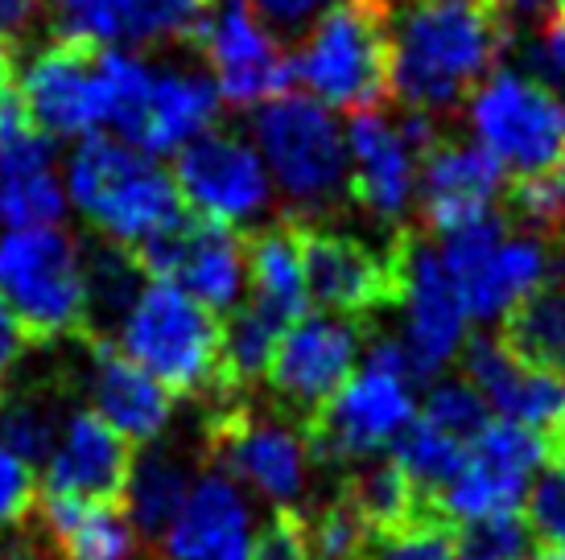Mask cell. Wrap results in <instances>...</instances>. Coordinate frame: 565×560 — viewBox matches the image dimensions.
<instances>
[{"label":"cell","instance_id":"6da1fadb","mask_svg":"<svg viewBox=\"0 0 565 560\" xmlns=\"http://www.w3.org/2000/svg\"><path fill=\"white\" fill-rule=\"evenodd\" d=\"M512 42L495 0H393L388 95L438 120L495 75Z\"/></svg>","mask_w":565,"mask_h":560},{"label":"cell","instance_id":"7a4b0ae2","mask_svg":"<svg viewBox=\"0 0 565 560\" xmlns=\"http://www.w3.org/2000/svg\"><path fill=\"white\" fill-rule=\"evenodd\" d=\"M66 203H75L95 231L137 251L186 215L182 194L149 153L120 137H83L66 161Z\"/></svg>","mask_w":565,"mask_h":560},{"label":"cell","instance_id":"3957f363","mask_svg":"<svg viewBox=\"0 0 565 560\" xmlns=\"http://www.w3.org/2000/svg\"><path fill=\"white\" fill-rule=\"evenodd\" d=\"M388 17L393 0H334L310 21L289 54L301 91L322 108L380 111L388 95Z\"/></svg>","mask_w":565,"mask_h":560},{"label":"cell","instance_id":"277c9868","mask_svg":"<svg viewBox=\"0 0 565 560\" xmlns=\"http://www.w3.org/2000/svg\"><path fill=\"white\" fill-rule=\"evenodd\" d=\"M111 343L170 396H220V313L170 280H145Z\"/></svg>","mask_w":565,"mask_h":560},{"label":"cell","instance_id":"5b68a950","mask_svg":"<svg viewBox=\"0 0 565 560\" xmlns=\"http://www.w3.org/2000/svg\"><path fill=\"white\" fill-rule=\"evenodd\" d=\"M0 305L17 317L30 346L92 338L79 239L58 227L0 235Z\"/></svg>","mask_w":565,"mask_h":560},{"label":"cell","instance_id":"8992f818","mask_svg":"<svg viewBox=\"0 0 565 560\" xmlns=\"http://www.w3.org/2000/svg\"><path fill=\"white\" fill-rule=\"evenodd\" d=\"M256 153L289 198V215L318 223L347 198V137L318 99L285 91L252 111Z\"/></svg>","mask_w":565,"mask_h":560},{"label":"cell","instance_id":"52a82bcc","mask_svg":"<svg viewBox=\"0 0 565 560\" xmlns=\"http://www.w3.org/2000/svg\"><path fill=\"white\" fill-rule=\"evenodd\" d=\"M203 450L220 474L248 483L256 495L294 507L310 483V445L301 424L285 420L277 408H256L248 400H223L206 417Z\"/></svg>","mask_w":565,"mask_h":560},{"label":"cell","instance_id":"ba28073f","mask_svg":"<svg viewBox=\"0 0 565 560\" xmlns=\"http://www.w3.org/2000/svg\"><path fill=\"white\" fill-rule=\"evenodd\" d=\"M401 231L384 248H372L363 235L298 218V248L306 293L327 313L363 322L401 301Z\"/></svg>","mask_w":565,"mask_h":560},{"label":"cell","instance_id":"9c48e42d","mask_svg":"<svg viewBox=\"0 0 565 560\" xmlns=\"http://www.w3.org/2000/svg\"><path fill=\"white\" fill-rule=\"evenodd\" d=\"M471 128L503 173L529 177L565 161V99L533 75L495 71L471 95Z\"/></svg>","mask_w":565,"mask_h":560},{"label":"cell","instance_id":"30bf717a","mask_svg":"<svg viewBox=\"0 0 565 560\" xmlns=\"http://www.w3.org/2000/svg\"><path fill=\"white\" fill-rule=\"evenodd\" d=\"M413 417H417L413 384L367 367V371L351 375L343 388L306 420L301 433L310 445V462L355 470L380 457V450H388Z\"/></svg>","mask_w":565,"mask_h":560},{"label":"cell","instance_id":"8fae6325","mask_svg":"<svg viewBox=\"0 0 565 560\" xmlns=\"http://www.w3.org/2000/svg\"><path fill=\"white\" fill-rule=\"evenodd\" d=\"M367 343V326L339 313H301L281 334L268 363V400L285 420L306 429V420L355 375V358Z\"/></svg>","mask_w":565,"mask_h":560},{"label":"cell","instance_id":"7c38bea8","mask_svg":"<svg viewBox=\"0 0 565 560\" xmlns=\"http://www.w3.org/2000/svg\"><path fill=\"white\" fill-rule=\"evenodd\" d=\"M173 186L199 218L223 223L232 231H252V223L273 203V177L265 157L236 128H206L173 153Z\"/></svg>","mask_w":565,"mask_h":560},{"label":"cell","instance_id":"4fadbf2b","mask_svg":"<svg viewBox=\"0 0 565 560\" xmlns=\"http://www.w3.org/2000/svg\"><path fill=\"white\" fill-rule=\"evenodd\" d=\"M194 50L203 54L206 75L220 87V99L236 108H260L289 91L294 83L289 50L248 0H211Z\"/></svg>","mask_w":565,"mask_h":560},{"label":"cell","instance_id":"5bb4252c","mask_svg":"<svg viewBox=\"0 0 565 560\" xmlns=\"http://www.w3.org/2000/svg\"><path fill=\"white\" fill-rule=\"evenodd\" d=\"M132 256L149 280H170L211 313H232L244 297V231H232L223 223L182 215Z\"/></svg>","mask_w":565,"mask_h":560},{"label":"cell","instance_id":"9a60e30c","mask_svg":"<svg viewBox=\"0 0 565 560\" xmlns=\"http://www.w3.org/2000/svg\"><path fill=\"white\" fill-rule=\"evenodd\" d=\"M21 104L30 120L50 140L95 137L108 125V91H104V50L71 37H54L50 46L25 58L17 75Z\"/></svg>","mask_w":565,"mask_h":560},{"label":"cell","instance_id":"2e32d148","mask_svg":"<svg viewBox=\"0 0 565 560\" xmlns=\"http://www.w3.org/2000/svg\"><path fill=\"white\" fill-rule=\"evenodd\" d=\"M541 466H545V441L536 429H524L512 420H491L467 445V462L455 483L441 491L438 507L455 524L516 515L524 511L533 474Z\"/></svg>","mask_w":565,"mask_h":560},{"label":"cell","instance_id":"e0dca14e","mask_svg":"<svg viewBox=\"0 0 565 560\" xmlns=\"http://www.w3.org/2000/svg\"><path fill=\"white\" fill-rule=\"evenodd\" d=\"M503 165L487 153L479 140L455 137L441 128L422 149L417 161V218L425 235H446L471 227L503 198Z\"/></svg>","mask_w":565,"mask_h":560},{"label":"cell","instance_id":"ac0fdd59","mask_svg":"<svg viewBox=\"0 0 565 560\" xmlns=\"http://www.w3.org/2000/svg\"><path fill=\"white\" fill-rule=\"evenodd\" d=\"M396 305L405 310V346L413 351L425 379L434 384V375L462 351L471 313L441 265L438 248L417 227H405L401 235V301Z\"/></svg>","mask_w":565,"mask_h":560},{"label":"cell","instance_id":"d6986e66","mask_svg":"<svg viewBox=\"0 0 565 560\" xmlns=\"http://www.w3.org/2000/svg\"><path fill=\"white\" fill-rule=\"evenodd\" d=\"M417 144L405 137L401 120L384 111H355L347 128V198L376 218L393 235L408 227V211L417 206Z\"/></svg>","mask_w":565,"mask_h":560},{"label":"cell","instance_id":"ffe728a7","mask_svg":"<svg viewBox=\"0 0 565 560\" xmlns=\"http://www.w3.org/2000/svg\"><path fill=\"white\" fill-rule=\"evenodd\" d=\"M211 0H58V37L99 50L190 42L203 30Z\"/></svg>","mask_w":565,"mask_h":560},{"label":"cell","instance_id":"44dd1931","mask_svg":"<svg viewBox=\"0 0 565 560\" xmlns=\"http://www.w3.org/2000/svg\"><path fill=\"white\" fill-rule=\"evenodd\" d=\"M83 391L87 408L128 445H153L173 420V396L132 358L116 351L111 338H83Z\"/></svg>","mask_w":565,"mask_h":560},{"label":"cell","instance_id":"7402d4cb","mask_svg":"<svg viewBox=\"0 0 565 560\" xmlns=\"http://www.w3.org/2000/svg\"><path fill=\"white\" fill-rule=\"evenodd\" d=\"M128 470H132V445L92 408H75L63 420L46 457V495L120 507Z\"/></svg>","mask_w":565,"mask_h":560},{"label":"cell","instance_id":"603a6c76","mask_svg":"<svg viewBox=\"0 0 565 560\" xmlns=\"http://www.w3.org/2000/svg\"><path fill=\"white\" fill-rule=\"evenodd\" d=\"M256 528L236 478L206 470L190 483L178 519L161 536V560H252Z\"/></svg>","mask_w":565,"mask_h":560},{"label":"cell","instance_id":"cb8c5ba5","mask_svg":"<svg viewBox=\"0 0 565 560\" xmlns=\"http://www.w3.org/2000/svg\"><path fill=\"white\" fill-rule=\"evenodd\" d=\"M462 379L503 420L524 429H553L565 417V379L520 363L500 338H475L462 355Z\"/></svg>","mask_w":565,"mask_h":560},{"label":"cell","instance_id":"d4e9b609","mask_svg":"<svg viewBox=\"0 0 565 560\" xmlns=\"http://www.w3.org/2000/svg\"><path fill=\"white\" fill-rule=\"evenodd\" d=\"M220 104V87H215V78L206 75L203 66L178 63L166 66V71H153L137 149L149 157L178 153L182 144L203 137L206 128H215Z\"/></svg>","mask_w":565,"mask_h":560},{"label":"cell","instance_id":"484cf974","mask_svg":"<svg viewBox=\"0 0 565 560\" xmlns=\"http://www.w3.org/2000/svg\"><path fill=\"white\" fill-rule=\"evenodd\" d=\"M42 536L50 560H132L137 531L128 515L108 503L42 495Z\"/></svg>","mask_w":565,"mask_h":560},{"label":"cell","instance_id":"4316f807","mask_svg":"<svg viewBox=\"0 0 565 560\" xmlns=\"http://www.w3.org/2000/svg\"><path fill=\"white\" fill-rule=\"evenodd\" d=\"M244 265L252 280V301L294 326L310 305L306 272H301L298 218L285 215L268 227L244 231Z\"/></svg>","mask_w":565,"mask_h":560},{"label":"cell","instance_id":"83f0119b","mask_svg":"<svg viewBox=\"0 0 565 560\" xmlns=\"http://www.w3.org/2000/svg\"><path fill=\"white\" fill-rule=\"evenodd\" d=\"M495 338L520 363L565 379V268L503 313Z\"/></svg>","mask_w":565,"mask_h":560},{"label":"cell","instance_id":"f1b7e54d","mask_svg":"<svg viewBox=\"0 0 565 560\" xmlns=\"http://www.w3.org/2000/svg\"><path fill=\"white\" fill-rule=\"evenodd\" d=\"M190 470L186 462L170 450H145L141 457H132L125 483V515L132 531L158 548L161 536L170 531V524L178 519L182 503L190 495Z\"/></svg>","mask_w":565,"mask_h":560},{"label":"cell","instance_id":"f546056e","mask_svg":"<svg viewBox=\"0 0 565 560\" xmlns=\"http://www.w3.org/2000/svg\"><path fill=\"white\" fill-rule=\"evenodd\" d=\"M83 284H87V317H92V338H108L104 330L120 326L128 305L145 289V272L137 256L111 239L83 248Z\"/></svg>","mask_w":565,"mask_h":560},{"label":"cell","instance_id":"4dcf8cb0","mask_svg":"<svg viewBox=\"0 0 565 560\" xmlns=\"http://www.w3.org/2000/svg\"><path fill=\"white\" fill-rule=\"evenodd\" d=\"M388 450H393L396 466L405 470L408 483L417 486L425 498H434V503L441 498L446 486L455 483L462 462H467V445L455 441L450 433H441L438 424H429L425 417L408 420V429L396 437Z\"/></svg>","mask_w":565,"mask_h":560},{"label":"cell","instance_id":"1f68e13d","mask_svg":"<svg viewBox=\"0 0 565 560\" xmlns=\"http://www.w3.org/2000/svg\"><path fill=\"white\" fill-rule=\"evenodd\" d=\"M63 429L58 400L50 388H13L0 391V445L13 450L21 462H46L54 437Z\"/></svg>","mask_w":565,"mask_h":560},{"label":"cell","instance_id":"d6a6232c","mask_svg":"<svg viewBox=\"0 0 565 560\" xmlns=\"http://www.w3.org/2000/svg\"><path fill=\"white\" fill-rule=\"evenodd\" d=\"M455 528L446 511H425L393 531L367 536L363 560H455Z\"/></svg>","mask_w":565,"mask_h":560},{"label":"cell","instance_id":"836d02e7","mask_svg":"<svg viewBox=\"0 0 565 560\" xmlns=\"http://www.w3.org/2000/svg\"><path fill=\"white\" fill-rule=\"evenodd\" d=\"M541 552L533 524L524 515H491L455 528V560H533Z\"/></svg>","mask_w":565,"mask_h":560},{"label":"cell","instance_id":"e575fe53","mask_svg":"<svg viewBox=\"0 0 565 560\" xmlns=\"http://www.w3.org/2000/svg\"><path fill=\"white\" fill-rule=\"evenodd\" d=\"M422 417L429 420V424H438L441 433H450L455 441L471 445L475 437L491 424V408H487V400L467 384V379H441V384H434L429 396H425Z\"/></svg>","mask_w":565,"mask_h":560},{"label":"cell","instance_id":"d590c367","mask_svg":"<svg viewBox=\"0 0 565 560\" xmlns=\"http://www.w3.org/2000/svg\"><path fill=\"white\" fill-rule=\"evenodd\" d=\"M524 519L533 524L541 548H565V470L545 466L541 483H533Z\"/></svg>","mask_w":565,"mask_h":560},{"label":"cell","instance_id":"8d00e7d4","mask_svg":"<svg viewBox=\"0 0 565 560\" xmlns=\"http://www.w3.org/2000/svg\"><path fill=\"white\" fill-rule=\"evenodd\" d=\"M38 507V478L33 466L21 462L13 450L0 445V531L21 528Z\"/></svg>","mask_w":565,"mask_h":560},{"label":"cell","instance_id":"74e56055","mask_svg":"<svg viewBox=\"0 0 565 560\" xmlns=\"http://www.w3.org/2000/svg\"><path fill=\"white\" fill-rule=\"evenodd\" d=\"M529 66H533V78H541L545 87L565 91V13L545 17L536 42L529 46Z\"/></svg>","mask_w":565,"mask_h":560},{"label":"cell","instance_id":"f35d334b","mask_svg":"<svg viewBox=\"0 0 565 560\" xmlns=\"http://www.w3.org/2000/svg\"><path fill=\"white\" fill-rule=\"evenodd\" d=\"M252 560H306L298 536V511L294 507H281V511L273 515V524L256 531Z\"/></svg>","mask_w":565,"mask_h":560},{"label":"cell","instance_id":"ab89813d","mask_svg":"<svg viewBox=\"0 0 565 560\" xmlns=\"http://www.w3.org/2000/svg\"><path fill=\"white\" fill-rule=\"evenodd\" d=\"M248 4L268 30H310V21L334 0H248Z\"/></svg>","mask_w":565,"mask_h":560},{"label":"cell","instance_id":"60d3db41","mask_svg":"<svg viewBox=\"0 0 565 560\" xmlns=\"http://www.w3.org/2000/svg\"><path fill=\"white\" fill-rule=\"evenodd\" d=\"M42 21V0H0V46L17 50L30 42Z\"/></svg>","mask_w":565,"mask_h":560},{"label":"cell","instance_id":"b9f144b4","mask_svg":"<svg viewBox=\"0 0 565 560\" xmlns=\"http://www.w3.org/2000/svg\"><path fill=\"white\" fill-rule=\"evenodd\" d=\"M25 346H30V338H25V330L17 326V317L4 305H0V388L13 379V371L21 367V355H25Z\"/></svg>","mask_w":565,"mask_h":560},{"label":"cell","instance_id":"7bdbcfd3","mask_svg":"<svg viewBox=\"0 0 565 560\" xmlns=\"http://www.w3.org/2000/svg\"><path fill=\"white\" fill-rule=\"evenodd\" d=\"M495 9L512 25V33H520L524 25H545V17L557 13L553 0H495Z\"/></svg>","mask_w":565,"mask_h":560},{"label":"cell","instance_id":"ee69618b","mask_svg":"<svg viewBox=\"0 0 565 560\" xmlns=\"http://www.w3.org/2000/svg\"><path fill=\"white\" fill-rule=\"evenodd\" d=\"M13 50L9 46H0V91H4V87H13L17 83V66H13Z\"/></svg>","mask_w":565,"mask_h":560},{"label":"cell","instance_id":"f6af8a7d","mask_svg":"<svg viewBox=\"0 0 565 560\" xmlns=\"http://www.w3.org/2000/svg\"><path fill=\"white\" fill-rule=\"evenodd\" d=\"M533 560H565V548H541Z\"/></svg>","mask_w":565,"mask_h":560},{"label":"cell","instance_id":"bcb514c9","mask_svg":"<svg viewBox=\"0 0 565 560\" xmlns=\"http://www.w3.org/2000/svg\"><path fill=\"white\" fill-rule=\"evenodd\" d=\"M553 4H557V13H565V0H553Z\"/></svg>","mask_w":565,"mask_h":560}]
</instances>
